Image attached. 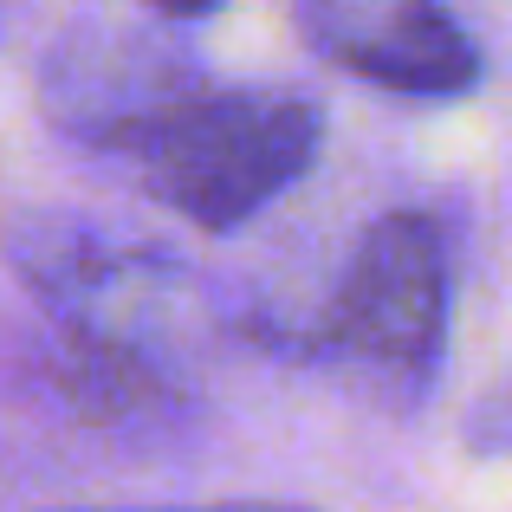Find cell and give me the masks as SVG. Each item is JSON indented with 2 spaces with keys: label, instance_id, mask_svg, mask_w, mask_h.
<instances>
[{
  "label": "cell",
  "instance_id": "5b68a950",
  "mask_svg": "<svg viewBox=\"0 0 512 512\" xmlns=\"http://www.w3.org/2000/svg\"><path fill=\"white\" fill-rule=\"evenodd\" d=\"M201 512H299V506H266V500H227V506H201Z\"/></svg>",
  "mask_w": 512,
  "mask_h": 512
},
{
  "label": "cell",
  "instance_id": "277c9868",
  "mask_svg": "<svg viewBox=\"0 0 512 512\" xmlns=\"http://www.w3.org/2000/svg\"><path fill=\"white\" fill-rule=\"evenodd\" d=\"M299 33L350 78L402 98H454L480 78L474 33L428 0H318L299 7Z\"/></svg>",
  "mask_w": 512,
  "mask_h": 512
},
{
  "label": "cell",
  "instance_id": "7a4b0ae2",
  "mask_svg": "<svg viewBox=\"0 0 512 512\" xmlns=\"http://www.w3.org/2000/svg\"><path fill=\"white\" fill-rule=\"evenodd\" d=\"M325 338L396 396H422L435 383L448 344V253L428 214H383L357 240L331 292Z\"/></svg>",
  "mask_w": 512,
  "mask_h": 512
},
{
  "label": "cell",
  "instance_id": "8992f818",
  "mask_svg": "<svg viewBox=\"0 0 512 512\" xmlns=\"http://www.w3.org/2000/svg\"><path fill=\"white\" fill-rule=\"evenodd\" d=\"M111 512H163V506H111Z\"/></svg>",
  "mask_w": 512,
  "mask_h": 512
},
{
  "label": "cell",
  "instance_id": "3957f363",
  "mask_svg": "<svg viewBox=\"0 0 512 512\" xmlns=\"http://www.w3.org/2000/svg\"><path fill=\"white\" fill-rule=\"evenodd\" d=\"M195 65L143 26H85L52 46L39 98L46 117L78 143H111L137 156L156 130L195 98Z\"/></svg>",
  "mask_w": 512,
  "mask_h": 512
},
{
  "label": "cell",
  "instance_id": "6da1fadb",
  "mask_svg": "<svg viewBox=\"0 0 512 512\" xmlns=\"http://www.w3.org/2000/svg\"><path fill=\"white\" fill-rule=\"evenodd\" d=\"M325 143V111L299 85H214L137 150V175L188 227H247L279 201Z\"/></svg>",
  "mask_w": 512,
  "mask_h": 512
}]
</instances>
